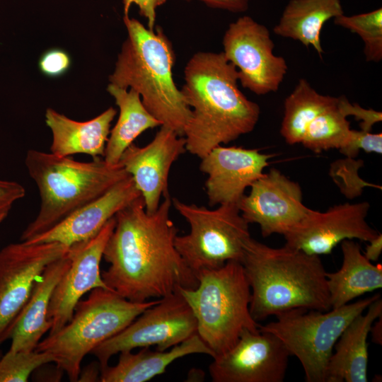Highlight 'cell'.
Instances as JSON below:
<instances>
[{
    "label": "cell",
    "instance_id": "39",
    "mask_svg": "<svg viewBox=\"0 0 382 382\" xmlns=\"http://www.w3.org/2000/svg\"><path fill=\"white\" fill-rule=\"evenodd\" d=\"M378 320L374 322L371 325L370 333H371L372 341L378 345H381L382 343V316L378 318Z\"/></svg>",
    "mask_w": 382,
    "mask_h": 382
},
{
    "label": "cell",
    "instance_id": "29",
    "mask_svg": "<svg viewBox=\"0 0 382 382\" xmlns=\"http://www.w3.org/2000/svg\"><path fill=\"white\" fill-rule=\"evenodd\" d=\"M333 23L360 37L367 62H379L382 59L381 7L352 16L342 14L335 18Z\"/></svg>",
    "mask_w": 382,
    "mask_h": 382
},
{
    "label": "cell",
    "instance_id": "31",
    "mask_svg": "<svg viewBox=\"0 0 382 382\" xmlns=\"http://www.w3.org/2000/svg\"><path fill=\"white\" fill-rule=\"evenodd\" d=\"M345 157L354 158L361 150L366 153H382V134L352 129L347 142L338 149Z\"/></svg>",
    "mask_w": 382,
    "mask_h": 382
},
{
    "label": "cell",
    "instance_id": "26",
    "mask_svg": "<svg viewBox=\"0 0 382 382\" xmlns=\"http://www.w3.org/2000/svg\"><path fill=\"white\" fill-rule=\"evenodd\" d=\"M107 91L119 108V116L110 129L103 158L108 163L115 165L140 134L147 129L161 127V123L146 110L135 90L127 91L109 83Z\"/></svg>",
    "mask_w": 382,
    "mask_h": 382
},
{
    "label": "cell",
    "instance_id": "14",
    "mask_svg": "<svg viewBox=\"0 0 382 382\" xmlns=\"http://www.w3.org/2000/svg\"><path fill=\"white\" fill-rule=\"evenodd\" d=\"M250 187L237 206L249 224L259 225L264 238L285 235L311 210L303 203L300 185L275 168L264 173Z\"/></svg>",
    "mask_w": 382,
    "mask_h": 382
},
{
    "label": "cell",
    "instance_id": "37",
    "mask_svg": "<svg viewBox=\"0 0 382 382\" xmlns=\"http://www.w3.org/2000/svg\"><path fill=\"white\" fill-rule=\"evenodd\" d=\"M382 251V235H378L369 241L364 251V256L371 262H376L378 260Z\"/></svg>",
    "mask_w": 382,
    "mask_h": 382
},
{
    "label": "cell",
    "instance_id": "23",
    "mask_svg": "<svg viewBox=\"0 0 382 382\" xmlns=\"http://www.w3.org/2000/svg\"><path fill=\"white\" fill-rule=\"evenodd\" d=\"M192 354L214 357L197 333L166 351H152L150 347H143L136 353L132 350L122 352L117 364L108 365L100 370V381L146 382L164 374L176 359Z\"/></svg>",
    "mask_w": 382,
    "mask_h": 382
},
{
    "label": "cell",
    "instance_id": "8",
    "mask_svg": "<svg viewBox=\"0 0 382 382\" xmlns=\"http://www.w3.org/2000/svg\"><path fill=\"white\" fill-rule=\"evenodd\" d=\"M379 297L376 294L327 311L289 310L277 314L276 320L260 325L259 330L271 332L283 342L301 364L306 382H325L328 362L340 335Z\"/></svg>",
    "mask_w": 382,
    "mask_h": 382
},
{
    "label": "cell",
    "instance_id": "16",
    "mask_svg": "<svg viewBox=\"0 0 382 382\" xmlns=\"http://www.w3.org/2000/svg\"><path fill=\"white\" fill-rule=\"evenodd\" d=\"M115 225V216L91 238L69 247L71 264L57 283L48 309L49 334L60 330L72 318L81 297L96 288L110 289L100 269L103 250Z\"/></svg>",
    "mask_w": 382,
    "mask_h": 382
},
{
    "label": "cell",
    "instance_id": "18",
    "mask_svg": "<svg viewBox=\"0 0 382 382\" xmlns=\"http://www.w3.org/2000/svg\"><path fill=\"white\" fill-rule=\"evenodd\" d=\"M272 154L258 149L218 146L203 158L199 170L207 175L205 190L209 205L235 204L248 187L260 178Z\"/></svg>",
    "mask_w": 382,
    "mask_h": 382
},
{
    "label": "cell",
    "instance_id": "32",
    "mask_svg": "<svg viewBox=\"0 0 382 382\" xmlns=\"http://www.w3.org/2000/svg\"><path fill=\"white\" fill-rule=\"evenodd\" d=\"M40 70L50 77L64 74L71 65V58L64 50L54 48L47 50L40 57L38 62Z\"/></svg>",
    "mask_w": 382,
    "mask_h": 382
},
{
    "label": "cell",
    "instance_id": "2",
    "mask_svg": "<svg viewBox=\"0 0 382 382\" xmlns=\"http://www.w3.org/2000/svg\"><path fill=\"white\" fill-rule=\"evenodd\" d=\"M184 80L181 91L191 109L183 133L187 151L202 158L254 129L260 106L239 89L238 71L222 52L195 53Z\"/></svg>",
    "mask_w": 382,
    "mask_h": 382
},
{
    "label": "cell",
    "instance_id": "3",
    "mask_svg": "<svg viewBox=\"0 0 382 382\" xmlns=\"http://www.w3.org/2000/svg\"><path fill=\"white\" fill-rule=\"evenodd\" d=\"M256 321L294 308L331 309L326 270L319 255L286 245L272 248L249 238L241 260Z\"/></svg>",
    "mask_w": 382,
    "mask_h": 382
},
{
    "label": "cell",
    "instance_id": "15",
    "mask_svg": "<svg viewBox=\"0 0 382 382\" xmlns=\"http://www.w3.org/2000/svg\"><path fill=\"white\" fill-rule=\"evenodd\" d=\"M369 209L368 202L337 204L323 212L311 209L301 222L284 235L285 245L320 256L331 253L347 239L369 242L379 233L366 221Z\"/></svg>",
    "mask_w": 382,
    "mask_h": 382
},
{
    "label": "cell",
    "instance_id": "40",
    "mask_svg": "<svg viewBox=\"0 0 382 382\" xmlns=\"http://www.w3.org/2000/svg\"><path fill=\"white\" fill-rule=\"evenodd\" d=\"M8 213H1L0 214V224L2 223L5 219L7 217Z\"/></svg>",
    "mask_w": 382,
    "mask_h": 382
},
{
    "label": "cell",
    "instance_id": "19",
    "mask_svg": "<svg viewBox=\"0 0 382 382\" xmlns=\"http://www.w3.org/2000/svg\"><path fill=\"white\" fill-rule=\"evenodd\" d=\"M141 197L130 175L77 209L50 229L25 242H58L68 247L96 236L126 206Z\"/></svg>",
    "mask_w": 382,
    "mask_h": 382
},
{
    "label": "cell",
    "instance_id": "12",
    "mask_svg": "<svg viewBox=\"0 0 382 382\" xmlns=\"http://www.w3.org/2000/svg\"><path fill=\"white\" fill-rule=\"evenodd\" d=\"M69 249L58 242L21 241L0 250V346L9 339L36 280L48 265L64 256Z\"/></svg>",
    "mask_w": 382,
    "mask_h": 382
},
{
    "label": "cell",
    "instance_id": "5",
    "mask_svg": "<svg viewBox=\"0 0 382 382\" xmlns=\"http://www.w3.org/2000/svg\"><path fill=\"white\" fill-rule=\"evenodd\" d=\"M25 165L37 187L40 204L21 241L50 229L129 175L120 162L111 165L103 157L83 162L34 149L27 151Z\"/></svg>",
    "mask_w": 382,
    "mask_h": 382
},
{
    "label": "cell",
    "instance_id": "6",
    "mask_svg": "<svg viewBox=\"0 0 382 382\" xmlns=\"http://www.w3.org/2000/svg\"><path fill=\"white\" fill-rule=\"evenodd\" d=\"M195 289L178 291L191 308L197 333L214 357L231 349L242 331H259L249 311L250 288L241 262L230 260L220 267L196 274Z\"/></svg>",
    "mask_w": 382,
    "mask_h": 382
},
{
    "label": "cell",
    "instance_id": "38",
    "mask_svg": "<svg viewBox=\"0 0 382 382\" xmlns=\"http://www.w3.org/2000/svg\"><path fill=\"white\" fill-rule=\"evenodd\" d=\"M100 366L99 362H93L81 369L78 381H100Z\"/></svg>",
    "mask_w": 382,
    "mask_h": 382
},
{
    "label": "cell",
    "instance_id": "24",
    "mask_svg": "<svg viewBox=\"0 0 382 382\" xmlns=\"http://www.w3.org/2000/svg\"><path fill=\"white\" fill-rule=\"evenodd\" d=\"M342 264L335 272H326L331 308L343 306L356 298L382 287V265H374L353 240L341 242Z\"/></svg>",
    "mask_w": 382,
    "mask_h": 382
},
{
    "label": "cell",
    "instance_id": "4",
    "mask_svg": "<svg viewBox=\"0 0 382 382\" xmlns=\"http://www.w3.org/2000/svg\"><path fill=\"white\" fill-rule=\"evenodd\" d=\"M127 37L122 43L110 84L135 90L146 110L161 123L183 137L191 116L181 90L173 78V45L160 27L150 30L124 16Z\"/></svg>",
    "mask_w": 382,
    "mask_h": 382
},
{
    "label": "cell",
    "instance_id": "13",
    "mask_svg": "<svg viewBox=\"0 0 382 382\" xmlns=\"http://www.w3.org/2000/svg\"><path fill=\"white\" fill-rule=\"evenodd\" d=\"M290 356L274 334L245 329L231 349L213 358L209 372L214 382H282Z\"/></svg>",
    "mask_w": 382,
    "mask_h": 382
},
{
    "label": "cell",
    "instance_id": "1",
    "mask_svg": "<svg viewBox=\"0 0 382 382\" xmlns=\"http://www.w3.org/2000/svg\"><path fill=\"white\" fill-rule=\"evenodd\" d=\"M171 197L146 212L142 197L115 216L103 250L110 265L101 272L107 286L132 302L162 298L179 289H195L198 280L177 251L178 228L170 217Z\"/></svg>",
    "mask_w": 382,
    "mask_h": 382
},
{
    "label": "cell",
    "instance_id": "36",
    "mask_svg": "<svg viewBox=\"0 0 382 382\" xmlns=\"http://www.w3.org/2000/svg\"><path fill=\"white\" fill-rule=\"evenodd\" d=\"M190 1L193 0H184ZM207 6L233 13H243L248 10L250 0H197Z\"/></svg>",
    "mask_w": 382,
    "mask_h": 382
},
{
    "label": "cell",
    "instance_id": "17",
    "mask_svg": "<svg viewBox=\"0 0 382 382\" xmlns=\"http://www.w3.org/2000/svg\"><path fill=\"white\" fill-rule=\"evenodd\" d=\"M185 138L161 125L153 140L144 146L131 144L120 162L141 193L146 212L154 213L161 197L169 196L170 168L186 152Z\"/></svg>",
    "mask_w": 382,
    "mask_h": 382
},
{
    "label": "cell",
    "instance_id": "25",
    "mask_svg": "<svg viewBox=\"0 0 382 382\" xmlns=\"http://www.w3.org/2000/svg\"><path fill=\"white\" fill-rule=\"evenodd\" d=\"M344 14L341 0H289L273 32L291 38L308 47L312 46L321 56L320 33L324 24Z\"/></svg>",
    "mask_w": 382,
    "mask_h": 382
},
{
    "label": "cell",
    "instance_id": "30",
    "mask_svg": "<svg viewBox=\"0 0 382 382\" xmlns=\"http://www.w3.org/2000/svg\"><path fill=\"white\" fill-rule=\"evenodd\" d=\"M54 357L45 352L8 351L0 357V382H27L31 374Z\"/></svg>",
    "mask_w": 382,
    "mask_h": 382
},
{
    "label": "cell",
    "instance_id": "7",
    "mask_svg": "<svg viewBox=\"0 0 382 382\" xmlns=\"http://www.w3.org/2000/svg\"><path fill=\"white\" fill-rule=\"evenodd\" d=\"M158 300L130 301L114 291L96 288L76 304L70 320L42 340L35 350L52 354L56 367L71 381H78L87 354L119 333Z\"/></svg>",
    "mask_w": 382,
    "mask_h": 382
},
{
    "label": "cell",
    "instance_id": "20",
    "mask_svg": "<svg viewBox=\"0 0 382 382\" xmlns=\"http://www.w3.org/2000/svg\"><path fill=\"white\" fill-rule=\"evenodd\" d=\"M70 264L68 251L48 265L36 280L28 300L13 325L9 350H35L42 336L50 332L52 323L48 319V309L52 294Z\"/></svg>",
    "mask_w": 382,
    "mask_h": 382
},
{
    "label": "cell",
    "instance_id": "22",
    "mask_svg": "<svg viewBox=\"0 0 382 382\" xmlns=\"http://www.w3.org/2000/svg\"><path fill=\"white\" fill-rule=\"evenodd\" d=\"M116 114V110L110 107L91 120L80 122L47 108L45 122L52 137L50 152L59 156L83 154L103 157Z\"/></svg>",
    "mask_w": 382,
    "mask_h": 382
},
{
    "label": "cell",
    "instance_id": "10",
    "mask_svg": "<svg viewBox=\"0 0 382 382\" xmlns=\"http://www.w3.org/2000/svg\"><path fill=\"white\" fill-rule=\"evenodd\" d=\"M196 333L194 313L177 291L161 298L156 304L143 311L119 333L98 345L91 354L97 358L101 370L116 354L151 346L166 351Z\"/></svg>",
    "mask_w": 382,
    "mask_h": 382
},
{
    "label": "cell",
    "instance_id": "35",
    "mask_svg": "<svg viewBox=\"0 0 382 382\" xmlns=\"http://www.w3.org/2000/svg\"><path fill=\"white\" fill-rule=\"evenodd\" d=\"M124 16L129 15L131 6L135 4L139 14L147 21V28L154 30L156 18V9L163 5L166 0H122Z\"/></svg>",
    "mask_w": 382,
    "mask_h": 382
},
{
    "label": "cell",
    "instance_id": "9",
    "mask_svg": "<svg viewBox=\"0 0 382 382\" xmlns=\"http://www.w3.org/2000/svg\"><path fill=\"white\" fill-rule=\"evenodd\" d=\"M172 204L190 226V231L176 236L175 247L195 274L226 262H241L244 246L250 238L249 223L237 205L222 204L216 209L184 203L175 197Z\"/></svg>",
    "mask_w": 382,
    "mask_h": 382
},
{
    "label": "cell",
    "instance_id": "33",
    "mask_svg": "<svg viewBox=\"0 0 382 382\" xmlns=\"http://www.w3.org/2000/svg\"><path fill=\"white\" fill-rule=\"evenodd\" d=\"M340 102L347 116L352 115L360 121L361 130L371 132L373 125L382 120L381 112L365 109L357 103L352 104L344 96L340 97Z\"/></svg>",
    "mask_w": 382,
    "mask_h": 382
},
{
    "label": "cell",
    "instance_id": "27",
    "mask_svg": "<svg viewBox=\"0 0 382 382\" xmlns=\"http://www.w3.org/2000/svg\"><path fill=\"white\" fill-rule=\"evenodd\" d=\"M337 101L338 97L320 94L301 79L284 103L280 134L285 141L291 145L301 143L308 125Z\"/></svg>",
    "mask_w": 382,
    "mask_h": 382
},
{
    "label": "cell",
    "instance_id": "28",
    "mask_svg": "<svg viewBox=\"0 0 382 382\" xmlns=\"http://www.w3.org/2000/svg\"><path fill=\"white\" fill-rule=\"evenodd\" d=\"M347 117L338 97L336 104L320 114L308 125L301 144L315 153L340 149L347 142L352 130Z\"/></svg>",
    "mask_w": 382,
    "mask_h": 382
},
{
    "label": "cell",
    "instance_id": "21",
    "mask_svg": "<svg viewBox=\"0 0 382 382\" xmlns=\"http://www.w3.org/2000/svg\"><path fill=\"white\" fill-rule=\"evenodd\" d=\"M366 313L355 317L336 342L327 367L325 382H366L367 338L374 322L382 316L381 297L373 301Z\"/></svg>",
    "mask_w": 382,
    "mask_h": 382
},
{
    "label": "cell",
    "instance_id": "11",
    "mask_svg": "<svg viewBox=\"0 0 382 382\" xmlns=\"http://www.w3.org/2000/svg\"><path fill=\"white\" fill-rule=\"evenodd\" d=\"M222 52L238 73L243 88L256 95L276 92L288 70L284 57L275 55L268 28L248 16L231 23L223 37Z\"/></svg>",
    "mask_w": 382,
    "mask_h": 382
},
{
    "label": "cell",
    "instance_id": "34",
    "mask_svg": "<svg viewBox=\"0 0 382 382\" xmlns=\"http://www.w3.org/2000/svg\"><path fill=\"white\" fill-rule=\"evenodd\" d=\"M25 195V188L18 182L0 179V214L8 213L14 203Z\"/></svg>",
    "mask_w": 382,
    "mask_h": 382
}]
</instances>
